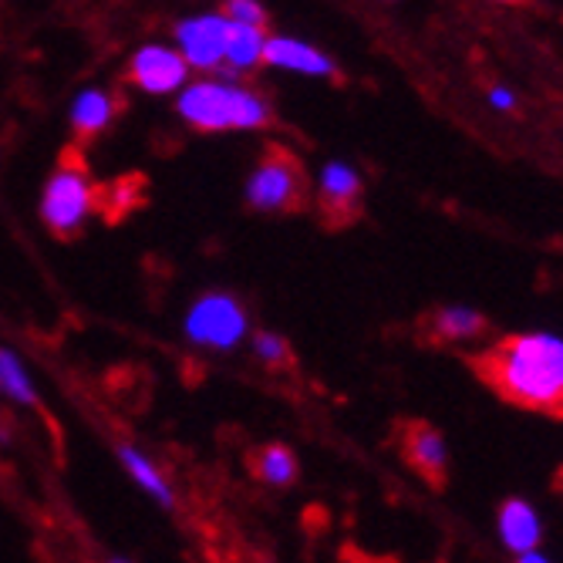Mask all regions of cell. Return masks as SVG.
Instances as JSON below:
<instances>
[{
  "label": "cell",
  "mask_w": 563,
  "mask_h": 563,
  "mask_svg": "<svg viewBox=\"0 0 563 563\" xmlns=\"http://www.w3.org/2000/svg\"><path fill=\"white\" fill-rule=\"evenodd\" d=\"M499 537L514 553L540 547V517L527 499H506L499 506Z\"/></svg>",
  "instance_id": "11"
},
{
  "label": "cell",
  "mask_w": 563,
  "mask_h": 563,
  "mask_svg": "<svg viewBox=\"0 0 563 563\" xmlns=\"http://www.w3.org/2000/svg\"><path fill=\"white\" fill-rule=\"evenodd\" d=\"M307 199V176L294 152L271 145L246 183V202L257 213H297Z\"/></svg>",
  "instance_id": "3"
},
{
  "label": "cell",
  "mask_w": 563,
  "mask_h": 563,
  "mask_svg": "<svg viewBox=\"0 0 563 563\" xmlns=\"http://www.w3.org/2000/svg\"><path fill=\"white\" fill-rule=\"evenodd\" d=\"M250 331V318L233 294H202L186 314V338L210 351H233Z\"/></svg>",
  "instance_id": "4"
},
{
  "label": "cell",
  "mask_w": 563,
  "mask_h": 563,
  "mask_svg": "<svg viewBox=\"0 0 563 563\" xmlns=\"http://www.w3.org/2000/svg\"><path fill=\"white\" fill-rule=\"evenodd\" d=\"M223 31L227 18L207 14V18H186L176 24V41L186 65L192 68H220L223 62Z\"/></svg>",
  "instance_id": "9"
},
{
  "label": "cell",
  "mask_w": 563,
  "mask_h": 563,
  "mask_svg": "<svg viewBox=\"0 0 563 563\" xmlns=\"http://www.w3.org/2000/svg\"><path fill=\"white\" fill-rule=\"evenodd\" d=\"M0 391H4L8 398H14L18 405H37L34 382L11 347H0Z\"/></svg>",
  "instance_id": "17"
},
{
  "label": "cell",
  "mask_w": 563,
  "mask_h": 563,
  "mask_svg": "<svg viewBox=\"0 0 563 563\" xmlns=\"http://www.w3.org/2000/svg\"><path fill=\"white\" fill-rule=\"evenodd\" d=\"M264 41L267 31L253 27V24H240L227 18V31H223V62L236 71H246L257 62H264Z\"/></svg>",
  "instance_id": "13"
},
{
  "label": "cell",
  "mask_w": 563,
  "mask_h": 563,
  "mask_svg": "<svg viewBox=\"0 0 563 563\" xmlns=\"http://www.w3.org/2000/svg\"><path fill=\"white\" fill-rule=\"evenodd\" d=\"M264 62L284 71H297V75H318V78H334L338 68L334 62L318 51L314 44L297 41V37H267L264 41Z\"/></svg>",
  "instance_id": "10"
},
{
  "label": "cell",
  "mask_w": 563,
  "mask_h": 563,
  "mask_svg": "<svg viewBox=\"0 0 563 563\" xmlns=\"http://www.w3.org/2000/svg\"><path fill=\"white\" fill-rule=\"evenodd\" d=\"M189 65L183 58V51L163 47V44H145L139 47L129 62V78L148 91V95H169L186 85Z\"/></svg>",
  "instance_id": "7"
},
{
  "label": "cell",
  "mask_w": 563,
  "mask_h": 563,
  "mask_svg": "<svg viewBox=\"0 0 563 563\" xmlns=\"http://www.w3.org/2000/svg\"><path fill=\"white\" fill-rule=\"evenodd\" d=\"M398 449H401V459L412 473H419L432 489H442L445 479H449V449H445V439L435 426L429 422H405L398 429Z\"/></svg>",
  "instance_id": "6"
},
{
  "label": "cell",
  "mask_w": 563,
  "mask_h": 563,
  "mask_svg": "<svg viewBox=\"0 0 563 563\" xmlns=\"http://www.w3.org/2000/svg\"><path fill=\"white\" fill-rule=\"evenodd\" d=\"M119 463L125 466V473L156 499L159 506H166V509H173L176 506V496H173V486H169V479L159 473V466L152 463V459L142 452V449H135V445H129V442H122L119 445Z\"/></svg>",
  "instance_id": "14"
},
{
  "label": "cell",
  "mask_w": 563,
  "mask_h": 563,
  "mask_svg": "<svg viewBox=\"0 0 563 563\" xmlns=\"http://www.w3.org/2000/svg\"><path fill=\"white\" fill-rule=\"evenodd\" d=\"M253 354H257L261 362H267V365H287L290 347H287V341L280 334L257 331V334H253Z\"/></svg>",
  "instance_id": "18"
},
{
  "label": "cell",
  "mask_w": 563,
  "mask_h": 563,
  "mask_svg": "<svg viewBox=\"0 0 563 563\" xmlns=\"http://www.w3.org/2000/svg\"><path fill=\"white\" fill-rule=\"evenodd\" d=\"M176 112L196 132H230V129H261L271 122L267 98L230 85V81H196L183 88Z\"/></svg>",
  "instance_id": "2"
},
{
  "label": "cell",
  "mask_w": 563,
  "mask_h": 563,
  "mask_svg": "<svg viewBox=\"0 0 563 563\" xmlns=\"http://www.w3.org/2000/svg\"><path fill=\"white\" fill-rule=\"evenodd\" d=\"M321 213L328 227H344L362 210V176L347 163H328L321 169V189H318Z\"/></svg>",
  "instance_id": "8"
},
{
  "label": "cell",
  "mask_w": 563,
  "mask_h": 563,
  "mask_svg": "<svg viewBox=\"0 0 563 563\" xmlns=\"http://www.w3.org/2000/svg\"><path fill=\"white\" fill-rule=\"evenodd\" d=\"M499 4H527V0H499Z\"/></svg>",
  "instance_id": "21"
},
{
  "label": "cell",
  "mask_w": 563,
  "mask_h": 563,
  "mask_svg": "<svg viewBox=\"0 0 563 563\" xmlns=\"http://www.w3.org/2000/svg\"><path fill=\"white\" fill-rule=\"evenodd\" d=\"M112 115H115V101H112L109 91H101V88L81 91L75 98V106H71V129H75L78 142H88L98 132H106Z\"/></svg>",
  "instance_id": "12"
},
{
  "label": "cell",
  "mask_w": 563,
  "mask_h": 563,
  "mask_svg": "<svg viewBox=\"0 0 563 563\" xmlns=\"http://www.w3.org/2000/svg\"><path fill=\"white\" fill-rule=\"evenodd\" d=\"M95 202H98V189H91L85 173L62 166L44 186L41 217L55 236H75L85 227L88 213L95 210Z\"/></svg>",
  "instance_id": "5"
},
{
  "label": "cell",
  "mask_w": 563,
  "mask_h": 563,
  "mask_svg": "<svg viewBox=\"0 0 563 563\" xmlns=\"http://www.w3.org/2000/svg\"><path fill=\"white\" fill-rule=\"evenodd\" d=\"M223 18L240 21V24H253V27H267V11L261 8V0H227Z\"/></svg>",
  "instance_id": "19"
},
{
  "label": "cell",
  "mask_w": 563,
  "mask_h": 563,
  "mask_svg": "<svg viewBox=\"0 0 563 563\" xmlns=\"http://www.w3.org/2000/svg\"><path fill=\"white\" fill-rule=\"evenodd\" d=\"M426 328L435 341H466L486 331V318L473 307H439Z\"/></svg>",
  "instance_id": "16"
},
{
  "label": "cell",
  "mask_w": 563,
  "mask_h": 563,
  "mask_svg": "<svg viewBox=\"0 0 563 563\" xmlns=\"http://www.w3.org/2000/svg\"><path fill=\"white\" fill-rule=\"evenodd\" d=\"M473 372L509 405L563 419V341L506 334L473 357Z\"/></svg>",
  "instance_id": "1"
},
{
  "label": "cell",
  "mask_w": 563,
  "mask_h": 563,
  "mask_svg": "<svg viewBox=\"0 0 563 563\" xmlns=\"http://www.w3.org/2000/svg\"><path fill=\"white\" fill-rule=\"evenodd\" d=\"M489 106H496L499 112H509V109H517V98L506 88H489Z\"/></svg>",
  "instance_id": "20"
},
{
  "label": "cell",
  "mask_w": 563,
  "mask_h": 563,
  "mask_svg": "<svg viewBox=\"0 0 563 563\" xmlns=\"http://www.w3.org/2000/svg\"><path fill=\"white\" fill-rule=\"evenodd\" d=\"M250 473L274 489H287V486H294L300 466H297V455L287 445L271 442V445H261L250 455Z\"/></svg>",
  "instance_id": "15"
}]
</instances>
